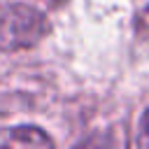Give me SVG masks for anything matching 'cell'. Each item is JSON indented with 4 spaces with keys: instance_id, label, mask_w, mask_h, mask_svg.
<instances>
[{
    "instance_id": "2",
    "label": "cell",
    "mask_w": 149,
    "mask_h": 149,
    "mask_svg": "<svg viewBox=\"0 0 149 149\" xmlns=\"http://www.w3.org/2000/svg\"><path fill=\"white\" fill-rule=\"evenodd\" d=\"M5 142H7V144H30V147H37V144L49 147V144H51V140H49L40 128H30V126L14 128Z\"/></svg>"
},
{
    "instance_id": "3",
    "label": "cell",
    "mask_w": 149,
    "mask_h": 149,
    "mask_svg": "<svg viewBox=\"0 0 149 149\" xmlns=\"http://www.w3.org/2000/svg\"><path fill=\"white\" fill-rule=\"evenodd\" d=\"M137 144L140 147H149V112L144 114L142 119V126H140V137H137Z\"/></svg>"
},
{
    "instance_id": "1",
    "label": "cell",
    "mask_w": 149,
    "mask_h": 149,
    "mask_svg": "<svg viewBox=\"0 0 149 149\" xmlns=\"http://www.w3.org/2000/svg\"><path fill=\"white\" fill-rule=\"evenodd\" d=\"M47 30L40 12L26 5H0V49L14 51L35 44Z\"/></svg>"
}]
</instances>
